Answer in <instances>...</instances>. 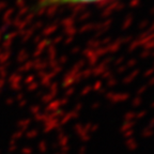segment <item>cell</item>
I'll return each instance as SVG.
<instances>
[{
    "label": "cell",
    "instance_id": "cell-1",
    "mask_svg": "<svg viewBox=\"0 0 154 154\" xmlns=\"http://www.w3.org/2000/svg\"><path fill=\"white\" fill-rule=\"evenodd\" d=\"M103 1V0H43L44 5H72V3H93Z\"/></svg>",
    "mask_w": 154,
    "mask_h": 154
}]
</instances>
